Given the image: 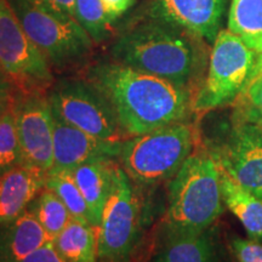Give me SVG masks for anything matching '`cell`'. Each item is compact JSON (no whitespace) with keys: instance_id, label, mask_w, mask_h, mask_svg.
<instances>
[{"instance_id":"8fae6325","label":"cell","mask_w":262,"mask_h":262,"mask_svg":"<svg viewBox=\"0 0 262 262\" xmlns=\"http://www.w3.org/2000/svg\"><path fill=\"white\" fill-rule=\"evenodd\" d=\"M228 178L262 199V127L234 122L217 148L210 149Z\"/></svg>"},{"instance_id":"5b68a950","label":"cell","mask_w":262,"mask_h":262,"mask_svg":"<svg viewBox=\"0 0 262 262\" xmlns=\"http://www.w3.org/2000/svg\"><path fill=\"white\" fill-rule=\"evenodd\" d=\"M8 3L49 63L63 67L89 55L94 41L75 18L42 9L29 0Z\"/></svg>"},{"instance_id":"f1b7e54d","label":"cell","mask_w":262,"mask_h":262,"mask_svg":"<svg viewBox=\"0 0 262 262\" xmlns=\"http://www.w3.org/2000/svg\"><path fill=\"white\" fill-rule=\"evenodd\" d=\"M136 0H101L107 19L110 24L125 14L127 10L133 8Z\"/></svg>"},{"instance_id":"9c48e42d","label":"cell","mask_w":262,"mask_h":262,"mask_svg":"<svg viewBox=\"0 0 262 262\" xmlns=\"http://www.w3.org/2000/svg\"><path fill=\"white\" fill-rule=\"evenodd\" d=\"M0 63L26 93L44 89L54 80L50 63L29 39L8 0H0Z\"/></svg>"},{"instance_id":"4fadbf2b","label":"cell","mask_w":262,"mask_h":262,"mask_svg":"<svg viewBox=\"0 0 262 262\" xmlns=\"http://www.w3.org/2000/svg\"><path fill=\"white\" fill-rule=\"evenodd\" d=\"M226 3L227 0H150L146 14L204 40L215 41Z\"/></svg>"},{"instance_id":"ac0fdd59","label":"cell","mask_w":262,"mask_h":262,"mask_svg":"<svg viewBox=\"0 0 262 262\" xmlns=\"http://www.w3.org/2000/svg\"><path fill=\"white\" fill-rule=\"evenodd\" d=\"M221 172L225 205L243 225L249 239L262 243V199L241 187L222 170Z\"/></svg>"},{"instance_id":"d4e9b609","label":"cell","mask_w":262,"mask_h":262,"mask_svg":"<svg viewBox=\"0 0 262 262\" xmlns=\"http://www.w3.org/2000/svg\"><path fill=\"white\" fill-rule=\"evenodd\" d=\"M24 164L15 125L14 111L0 118V178Z\"/></svg>"},{"instance_id":"5bb4252c","label":"cell","mask_w":262,"mask_h":262,"mask_svg":"<svg viewBox=\"0 0 262 262\" xmlns=\"http://www.w3.org/2000/svg\"><path fill=\"white\" fill-rule=\"evenodd\" d=\"M47 173L22 165L0 178V225L15 220L45 188Z\"/></svg>"},{"instance_id":"52a82bcc","label":"cell","mask_w":262,"mask_h":262,"mask_svg":"<svg viewBox=\"0 0 262 262\" xmlns=\"http://www.w3.org/2000/svg\"><path fill=\"white\" fill-rule=\"evenodd\" d=\"M142 206L136 189L122 166L116 165L113 189L97 228L98 260L126 262L142 232Z\"/></svg>"},{"instance_id":"3957f363","label":"cell","mask_w":262,"mask_h":262,"mask_svg":"<svg viewBox=\"0 0 262 262\" xmlns=\"http://www.w3.org/2000/svg\"><path fill=\"white\" fill-rule=\"evenodd\" d=\"M222 172L210 149L186 159L169 185L165 233L192 234L211 228L224 211Z\"/></svg>"},{"instance_id":"ba28073f","label":"cell","mask_w":262,"mask_h":262,"mask_svg":"<svg viewBox=\"0 0 262 262\" xmlns=\"http://www.w3.org/2000/svg\"><path fill=\"white\" fill-rule=\"evenodd\" d=\"M49 102L64 123L106 140H119L116 112L108 98L90 80L63 79L54 85Z\"/></svg>"},{"instance_id":"7a4b0ae2","label":"cell","mask_w":262,"mask_h":262,"mask_svg":"<svg viewBox=\"0 0 262 262\" xmlns=\"http://www.w3.org/2000/svg\"><path fill=\"white\" fill-rule=\"evenodd\" d=\"M111 54L113 61L191 90L199 83L206 62L201 38L153 18L124 31Z\"/></svg>"},{"instance_id":"9a60e30c","label":"cell","mask_w":262,"mask_h":262,"mask_svg":"<svg viewBox=\"0 0 262 262\" xmlns=\"http://www.w3.org/2000/svg\"><path fill=\"white\" fill-rule=\"evenodd\" d=\"M50 242L52 239L27 209L15 220L0 225V262H18Z\"/></svg>"},{"instance_id":"484cf974","label":"cell","mask_w":262,"mask_h":262,"mask_svg":"<svg viewBox=\"0 0 262 262\" xmlns=\"http://www.w3.org/2000/svg\"><path fill=\"white\" fill-rule=\"evenodd\" d=\"M231 248L238 262H262V244L260 242L233 238Z\"/></svg>"},{"instance_id":"277c9868","label":"cell","mask_w":262,"mask_h":262,"mask_svg":"<svg viewBox=\"0 0 262 262\" xmlns=\"http://www.w3.org/2000/svg\"><path fill=\"white\" fill-rule=\"evenodd\" d=\"M196 142L193 124L181 122L122 142L118 158L133 182L153 186L173 178Z\"/></svg>"},{"instance_id":"44dd1931","label":"cell","mask_w":262,"mask_h":262,"mask_svg":"<svg viewBox=\"0 0 262 262\" xmlns=\"http://www.w3.org/2000/svg\"><path fill=\"white\" fill-rule=\"evenodd\" d=\"M28 210L35 216L51 239L56 238L72 220L70 211L61 199L47 187L29 204Z\"/></svg>"},{"instance_id":"cb8c5ba5","label":"cell","mask_w":262,"mask_h":262,"mask_svg":"<svg viewBox=\"0 0 262 262\" xmlns=\"http://www.w3.org/2000/svg\"><path fill=\"white\" fill-rule=\"evenodd\" d=\"M75 18L94 42H102L110 35V22L101 0H75Z\"/></svg>"},{"instance_id":"4316f807","label":"cell","mask_w":262,"mask_h":262,"mask_svg":"<svg viewBox=\"0 0 262 262\" xmlns=\"http://www.w3.org/2000/svg\"><path fill=\"white\" fill-rule=\"evenodd\" d=\"M29 2L42 9L75 18V0H29Z\"/></svg>"},{"instance_id":"603a6c76","label":"cell","mask_w":262,"mask_h":262,"mask_svg":"<svg viewBox=\"0 0 262 262\" xmlns=\"http://www.w3.org/2000/svg\"><path fill=\"white\" fill-rule=\"evenodd\" d=\"M45 187L61 199L70 211L72 219L93 226L89 206L70 171L48 173Z\"/></svg>"},{"instance_id":"ffe728a7","label":"cell","mask_w":262,"mask_h":262,"mask_svg":"<svg viewBox=\"0 0 262 262\" xmlns=\"http://www.w3.org/2000/svg\"><path fill=\"white\" fill-rule=\"evenodd\" d=\"M228 29L262 54V0H232Z\"/></svg>"},{"instance_id":"d6a6232c","label":"cell","mask_w":262,"mask_h":262,"mask_svg":"<svg viewBox=\"0 0 262 262\" xmlns=\"http://www.w3.org/2000/svg\"><path fill=\"white\" fill-rule=\"evenodd\" d=\"M260 57H261V58H262V54H261V56H260Z\"/></svg>"},{"instance_id":"6da1fadb","label":"cell","mask_w":262,"mask_h":262,"mask_svg":"<svg viewBox=\"0 0 262 262\" xmlns=\"http://www.w3.org/2000/svg\"><path fill=\"white\" fill-rule=\"evenodd\" d=\"M88 80L108 98L120 130L131 137L187 122L194 112L193 90L119 62L95 64Z\"/></svg>"},{"instance_id":"d6986e66","label":"cell","mask_w":262,"mask_h":262,"mask_svg":"<svg viewBox=\"0 0 262 262\" xmlns=\"http://www.w3.org/2000/svg\"><path fill=\"white\" fill-rule=\"evenodd\" d=\"M52 245L66 262H97V228L72 220L62 229Z\"/></svg>"},{"instance_id":"30bf717a","label":"cell","mask_w":262,"mask_h":262,"mask_svg":"<svg viewBox=\"0 0 262 262\" xmlns=\"http://www.w3.org/2000/svg\"><path fill=\"white\" fill-rule=\"evenodd\" d=\"M14 117L24 164L48 175L54 162V118L49 98L28 91L14 100Z\"/></svg>"},{"instance_id":"8992f818","label":"cell","mask_w":262,"mask_h":262,"mask_svg":"<svg viewBox=\"0 0 262 262\" xmlns=\"http://www.w3.org/2000/svg\"><path fill=\"white\" fill-rule=\"evenodd\" d=\"M254 50L229 31L214 41L208 74L194 96V112L204 113L234 102L255 66Z\"/></svg>"},{"instance_id":"83f0119b","label":"cell","mask_w":262,"mask_h":262,"mask_svg":"<svg viewBox=\"0 0 262 262\" xmlns=\"http://www.w3.org/2000/svg\"><path fill=\"white\" fill-rule=\"evenodd\" d=\"M18 262H66L63 258L60 256L57 250L52 245V242L50 243L42 245L41 248L37 249L33 253H31L27 256L19 260Z\"/></svg>"},{"instance_id":"7402d4cb","label":"cell","mask_w":262,"mask_h":262,"mask_svg":"<svg viewBox=\"0 0 262 262\" xmlns=\"http://www.w3.org/2000/svg\"><path fill=\"white\" fill-rule=\"evenodd\" d=\"M232 120L262 127V58L258 57L245 86L234 101Z\"/></svg>"},{"instance_id":"4dcf8cb0","label":"cell","mask_w":262,"mask_h":262,"mask_svg":"<svg viewBox=\"0 0 262 262\" xmlns=\"http://www.w3.org/2000/svg\"><path fill=\"white\" fill-rule=\"evenodd\" d=\"M14 91V81L9 78V75L0 74V95L12 96Z\"/></svg>"},{"instance_id":"2e32d148","label":"cell","mask_w":262,"mask_h":262,"mask_svg":"<svg viewBox=\"0 0 262 262\" xmlns=\"http://www.w3.org/2000/svg\"><path fill=\"white\" fill-rule=\"evenodd\" d=\"M116 165L113 160H96L70 171L88 203L95 228L101 224L103 210L112 193Z\"/></svg>"},{"instance_id":"e0dca14e","label":"cell","mask_w":262,"mask_h":262,"mask_svg":"<svg viewBox=\"0 0 262 262\" xmlns=\"http://www.w3.org/2000/svg\"><path fill=\"white\" fill-rule=\"evenodd\" d=\"M153 262H220L214 228L201 233H165Z\"/></svg>"},{"instance_id":"1f68e13d","label":"cell","mask_w":262,"mask_h":262,"mask_svg":"<svg viewBox=\"0 0 262 262\" xmlns=\"http://www.w3.org/2000/svg\"><path fill=\"white\" fill-rule=\"evenodd\" d=\"M0 74H6V72L4 71V68H3V66H2V63H0ZM8 75V74H6ZM10 78V77H9Z\"/></svg>"},{"instance_id":"7c38bea8","label":"cell","mask_w":262,"mask_h":262,"mask_svg":"<svg viewBox=\"0 0 262 262\" xmlns=\"http://www.w3.org/2000/svg\"><path fill=\"white\" fill-rule=\"evenodd\" d=\"M54 118V162L50 172L72 171L85 163L118 158L122 141L106 140Z\"/></svg>"},{"instance_id":"f546056e","label":"cell","mask_w":262,"mask_h":262,"mask_svg":"<svg viewBox=\"0 0 262 262\" xmlns=\"http://www.w3.org/2000/svg\"><path fill=\"white\" fill-rule=\"evenodd\" d=\"M14 96H8V95H0V118L8 114L10 111L14 108Z\"/></svg>"}]
</instances>
